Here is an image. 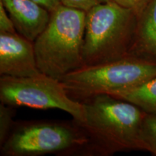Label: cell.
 <instances>
[{
	"instance_id": "obj_6",
	"label": "cell",
	"mask_w": 156,
	"mask_h": 156,
	"mask_svg": "<svg viewBox=\"0 0 156 156\" xmlns=\"http://www.w3.org/2000/svg\"><path fill=\"white\" fill-rule=\"evenodd\" d=\"M0 101L14 108L58 109L71 115L76 122L85 119L83 102L70 96L59 80L43 73L24 77L2 75Z\"/></svg>"
},
{
	"instance_id": "obj_8",
	"label": "cell",
	"mask_w": 156,
	"mask_h": 156,
	"mask_svg": "<svg viewBox=\"0 0 156 156\" xmlns=\"http://www.w3.org/2000/svg\"><path fill=\"white\" fill-rule=\"evenodd\" d=\"M17 32L34 42L50 20L51 12L33 0H0Z\"/></svg>"
},
{
	"instance_id": "obj_14",
	"label": "cell",
	"mask_w": 156,
	"mask_h": 156,
	"mask_svg": "<svg viewBox=\"0 0 156 156\" xmlns=\"http://www.w3.org/2000/svg\"><path fill=\"white\" fill-rule=\"evenodd\" d=\"M111 1L115 2L123 7L132 9L138 16L145 9L147 4L151 2V0H111Z\"/></svg>"
},
{
	"instance_id": "obj_10",
	"label": "cell",
	"mask_w": 156,
	"mask_h": 156,
	"mask_svg": "<svg viewBox=\"0 0 156 156\" xmlns=\"http://www.w3.org/2000/svg\"><path fill=\"white\" fill-rule=\"evenodd\" d=\"M111 95L133 103L147 114L156 115V77L137 86L117 91Z\"/></svg>"
},
{
	"instance_id": "obj_7",
	"label": "cell",
	"mask_w": 156,
	"mask_h": 156,
	"mask_svg": "<svg viewBox=\"0 0 156 156\" xmlns=\"http://www.w3.org/2000/svg\"><path fill=\"white\" fill-rule=\"evenodd\" d=\"M41 73L37 65L34 42L19 34H0V75L24 77Z\"/></svg>"
},
{
	"instance_id": "obj_12",
	"label": "cell",
	"mask_w": 156,
	"mask_h": 156,
	"mask_svg": "<svg viewBox=\"0 0 156 156\" xmlns=\"http://www.w3.org/2000/svg\"><path fill=\"white\" fill-rule=\"evenodd\" d=\"M14 107L1 102L0 105V144L2 145L15 126Z\"/></svg>"
},
{
	"instance_id": "obj_13",
	"label": "cell",
	"mask_w": 156,
	"mask_h": 156,
	"mask_svg": "<svg viewBox=\"0 0 156 156\" xmlns=\"http://www.w3.org/2000/svg\"><path fill=\"white\" fill-rule=\"evenodd\" d=\"M17 33L14 23L4 7L3 4L0 2V34H17Z\"/></svg>"
},
{
	"instance_id": "obj_2",
	"label": "cell",
	"mask_w": 156,
	"mask_h": 156,
	"mask_svg": "<svg viewBox=\"0 0 156 156\" xmlns=\"http://www.w3.org/2000/svg\"><path fill=\"white\" fill-rule=\"evenodd\" d=\"M86 12L61 5L34 42L40 72L60 80L83 66Z\"/></svg>"
},
{
	"instance_id": "obj_11",
	"label": "cell",
	"mask_w": 156,
	"mask_h": 156,
	"mask_svg": "<svg viewBox=\"0 0 156 156\" xmlns=\"http://www.w3.org/2000/svg\"><path fill=\"white\" fill-rule=\"evenodd\" d=\"M142 136L146 151L156 156V115L146 114L142 123Z\"/></svg>"
},
{
	"instance_id": "obj_15",
	"label": "cell",
	"mask_w": 156,
	"mask_h": 156,
	"mask_svg": "<svg viewBox=\"0 0 156 156\" xmlns=\"http://www.w3.org/2000/svg\"><path fill=\"white\" fill-rule=\"evenodd\" d=\"M62 3L67 7L87 12L98 2L97 0H62Z\"/></svg>"
},
{
	"instance_id": "obj_17",
	"label": "cell",
	"mask_w": 156,
	"mask_h": 156,
	"mask_svg": "<svg viewBox=\"0 0 156 156\" xmlns=\"http://www.w3.org/2000/svg\"><path fill=\"white\" fill-rule=\"evenodd\" d=\"M98 3H103V2H107L111 1V0H97Z\"/></svg>"
},
{
	"instance_id": "obj_1",
	"label": "cell",
	"mask_w": 156,
	"mask_h": 156,
	"mask_svg": "<svg viewBox=\"0 0 156 156\" xmlns=\"http://www.w3.org/2000/svg\"><path fill=\"white\" fill-rule=\"evenodd\" d=\"M82 102L85 119L74 122L87 140L83 152L108 155L125 151H146L142 129L147 113L133 103L108 94Z\"/></svg>"
},
{
	"instance_id": "obj_4",
	"label": "cell",
	"mask_w": 156,
	"mask_h": 156,
	"mask_svg": "<svg viewBox=\"0 0 156 156\" xmlns=\"http://www.w3.org/2000/svg\"><path fill=\"white\" fill-rule=\"evenodd\" d=\"M156 77V61L129 55L95 65L83 66L59 80L69 95L82 101L101 94L137 86Z\"/></svg>"
},
{
	"instance_id": "obj_5",
	"label": "cell",
	"mask_w": 156,
	"mask_h": 156,
	"mask_svg": "<svg viewBox=\"0 0 156 156\" xmlns=\"http://www.w3.org/2000/svg\"><path fill=\"white\" fill-rule=\"evenodd\" d=\"M87 140L75 122L73 124L30 122L15 125L1 145L2 155L34 156L83 151Z\"/></svg>"
},
{
	"instance_id": "obj_3",
	"label": "cell",
	"mask_w": 156,
	"mask_h": 156,
	"mask_svg": "<svg viewBox=\"0 0 156 156\" xmlns=\"http://www.w3.org/2000/svg\"><path fill=\"white\" fill-rule=\"evenodd\" d=\"M137 22L133 10L113 1L98 3L86 12L83 66L130 55Z\"/></svg>"
},
{
	"instance_id": "obj_9",
	"label": "cell",
	"mask_w": 156,
	"mask_h": 156,
	"mask_svg": "<svg viewBox=\"0 0 156 156\" xmlns=\"http://www.w3.org/2000/svg\"><path fill=\"white\" fill-rule=\"evenodd\" d=\"M130 55L156 61V0H151L137 16Z\"/></svg>"
},
{
	"instance_id": "obj_16",
	"label": "cell",
	"mask_w": 156,
	"mask_h": 156,
	"mask_svg": "<svg viewBox=\"0 0 156 156\" xmlns=\"http://www.w3.org/2000/svg\"><path fill=\"white\" fill-rule=\"evenodd\" d=\"M33 1L41 5L44 8L48 9L50 12L55 10L57 7L62 5V0H33Z\"/></svg>"
}]
</instances>
